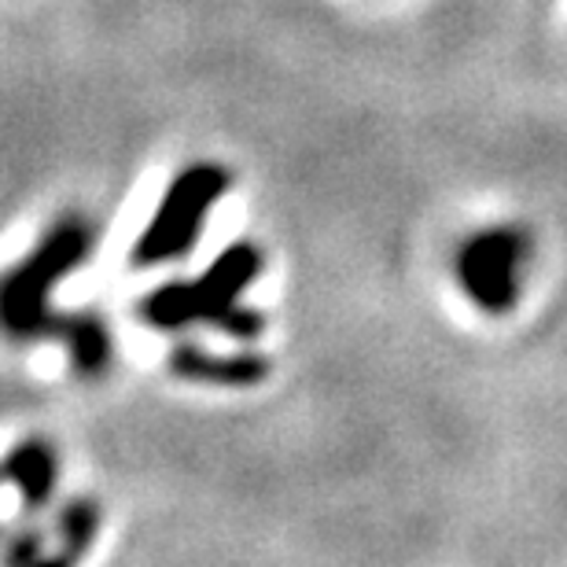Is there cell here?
<instances>
[{
	"label": "cell",
	"mask_w": 567,
	"mask_h": 567,
	"mask_svg": "<svg viewBox=\"0 0 567 567\" xmlns=\"http://www.w3.org/2000/svg\"><path fill=\"white\" fill-rule=\"evenodd\" d=\"M96 240L100 229L89 214H60L41 240L0 274V336L11 343H55L63 321L55 310V291L93 258Z\"/></svg>",
	"instance_id": "cell-1"
},
{
	"label": "cell",
	"mask_w": 567,
	"mask_h": 567,
	"mask_svg": "<svg viewBox=\"0 0 567 567\" xmlns=\"http://www.w3.org/2000/svg\"><path fill=\"white\" fill-rule=\"evenodd\" d=\"M266 269L262 247L236 240L203 269L196 280H163L137 299V317L163 336H185L192 328H218Z\"/></svg>",
	"instance_id": "cell-2"
},
{
	"label": "cell",
	"mask_w": 567,
	"mask_h": 567,
	"mask_svg": "<svg viewBox=\"0 0 567 567\" xmlns=\"http://www.w3.org/2000/svg\"><path fill=\"white\" fill-rule=\"evenodd\" d=\"M233 174L221 163H188L169 177V185L133 240L130 262L137 269H158L181 262L199 247L207 218L229 196Z\"/></svg>",
	"instance_id": "cell-3"
},
{
	"label": "cell",
	"mask_w": 567,
	"mask_h": 567,
	"mask_svg": "<svg viewBox=\"0 0 567 567\" xmlns=\"http://www.w3.org/2000/svg\"><path fill=\"white\" fill-rule=\"evenodd\" d=\"M535 244L516 225H497V229L472 233L453 258V277L461 291L475 302V310L502 317L516 310L524 295Z\"/></svg>",
	"instance_id": "cell-4"
},
{
	"label": "cell",
	"mask_w": 567,
	"mask_h": 567,
	"mask_svg": "<svg viewBox=\"0 0 567 567\" xmlns=\"http://www.w3.org/2000/svg\"><path fill=\"white\" fill-rule=\"evenodd\" d=\"M166 369L185 383H199V388H233V391L258 388V383H266L269 372H274L269 358L258 354L251 347L233 350V354H214V350L188 343V339H181V343L169 350Z\"/></svg>",
	"instance_id": "cell-5"
},
{
	"label": "cell",
	"mask_w": 567,
	"mask_h": 567,
	"mask_svg": "<svg viewBox=\"0 0 567 567\" xmlns=\"http://www.w3.org/2000/svg\"><path fill=\"white\" fill-rule=\"evenodd\" d=\"M0 483H8L19 494L27 513H41L52 505L55 486H60V450L44 435L11 442L0 457Z\"/></svg>",
	"instance_id": "cell-6"
},
{
	"label": "cell",
	"mask_w": 567,
	"mask_h": 567,
	"mask_svg": "<svg viewBox=\"0 0 567 567\" xmlns=\"http://www.w3.org/2000/svg\"><path fill=\"white\" fill-rule=\"evenodd\" d=\"M55 343L63 347L66 361H71V372L82 380H104L118 354L115 328H111V321L100 310L63 313Z\"/></svg>",
	"instance_id": "cell-7"
},
{
	"label": "cell",
	"mask_w": 567,
	"mask_h": 567,
	"mask_svg": "<svg viewBox=\"0 0 567 567\" xmlns=\"http://www.w3.org/2000/svg\"><path fill=\"white\" fill-rule=\"evenodd\" d=\"M100 527H104V508L85 494L63 502L60 513H55V538H60V549L71 553L74 560H82L85 553L93 549V542L100 538Z\"/></svg>",
	"instance_id": "cell-8"
},
{
	"label": "cell",
	"mask_w": 567,
	"mask_h": 567,
	"mask_svg": "<svg viewBox=\"0 0 567 567\" xmlns=\"http://www.w3.org/2000/svg\"><path fill=\"white\" fill-rule=\"evenodd\" d=\"M218 332H221V336H229V339H236V343L255 347L258 339L266 336V317L258 313L255 306H236V310L218 324Z\"/></svg>",
	"instance_id": "cell-9"
},
{
	"label": "cell",
	"mask_w": 567,
	"mask_h": 567,
	"mask_svg": "<svg viewBox=\"0 0 567 567\" xmlns=\"http://www.w3.org/2000/svg\"><path fill=\"white\" fill-rule=\"evenodd\" d=\"M78 560L71 557V553H41V557L38 560H33V564H27V567H74Z\"/></svg>",
	"instance_id": "cell-10"
}]
</instances>
